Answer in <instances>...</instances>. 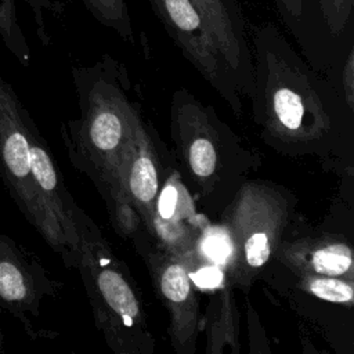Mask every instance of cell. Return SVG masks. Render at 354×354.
Returning a JSON list of instances; mask_svg holds the SVG:
<instances>
[{
	"label": "cell",
	"instance_id": "obj_15",
	"mask_svg": "<svg viewBox=\"0 0 354 354\" xmlns=\"http://www.w3.org/2000/svg\"><path fill=\"white\" fill-rule=\"evenodd\" d=\"M83 3L100 24L115 30L123 40L134 41V30L126 0H83Z\"/></svg>",
	"mask_w": 354,
	"mask_h": 354
},
{
	"label": "cell",
	"instance_id": "obj_17",
	"mask_svg": "<svg viewBox=\"0 0 354 354\" xmlns=\"http://www.w3.org/2000/svg\"><path fill=\"white\" fill-rule=\"evenodd\" d=\"M0 37L21 64H29L30 48L18 21L15 0H0Z\"/></svg>",
	"mask_w": 354,
	"mask_h": 354
},
{
	"label": "cell",
	"instance_id": "obj_1",
	"mask_svg": "<svg viewBox=\"0 0 354 354\" xmlns=\"http://www.w3.org/2000/svg\"><path fill=\"white\" fill-rule=\"evenodd\" d=\"M123 77L120 65L106 57L94 66L73 68L80 116L61 126V137L72 165L104 198L116 232L136 238L142 225L123 194L120 166L138 109L126 95Z\"/></svg>",
	"mask_w": 354,
	"mask_h": 354
},
{
	"label": "cell",
	"instance_id": "obj_3",
	"mask_svg": "<svg viewBox=\"0 0 354 354\" xmlns=\"http://www.w3.org/2000/svg\"><path fill=\"white\" fill-rule=\"evenodd\" d=\"M73 267L84 283L97 328L116 354H152V336L133 277L94 221L76 209Z\"/></svg>",
	"mask_w": 354,
	"mask_h": 354
},
{
	"label": "cell",
	"instance_id": "obj_18",
	"mask_svg": "<svg viewBox=\"0 0 354 354\" xmlns=\"http://www.w3.org/2000/svg\"><path fill=\"white\" fill-rule=\"evenodd\" d=\"M318 3L330 35L342 33L350 19L354 0H318Z\"/></svg>",
	"mask_w": 354,
	"mask_h": 354
},
{
	"label": "cell",
	"instance_id": "obj_19",
	"mask_svg": "<svg viewBox=\"0 0 354 354\" xmlns=\"http://www.w3.org/2000/svg\"><path fill=\"white\" fill-rule=\"evenodd\" d=\"M33 12V18L37 26V35L44 46L50 43V36L46 26V12H59L62 10L57 0H25Z\"/></svg>",
	"mask_w": 354,
	"mask_h": 354
},
{
	"label": "cell",
	"instance_id": "obj_4",
	"mask_svg": "<svg viewBox=\"0 0 354 354\" xmlns=\"http://www.w3.org/2000/svg\"><path fill=\"white\" fill-rule=\"evenodd\" d=\"M292 212L288 191L264 181L242 183L223 212V228L231 242L227 278L249 290L274 256Z\"/></svg>",
	"mask_w": 354,
	"mask_h": 354
},
{
	"label": "cell",
	"instance_id": "obj_20",
	"mask_svg": "<svg viewBox=\"0 0 354 354\" xmlns=\"http://www.w3.org/2000/svg\"><path fill=\"white\" fill-rule=\"evenodd\" d=\"M353 77H354V51L351 48L347 55L346 65L343 68V84L346 86L347 102L350 109L353 108Z\"/></svg>",
	"mask_w": 354,
	"mask_h": 354
},
{
	"label": "cell",
	"instance_id": "obj_14",
	"mask_svg": "<svg viewBox=\"0 0 354 354\" xmlns=\"http://www.w3.org/2000/svg\"><path fill=\"white\" fill-rule=\"evenodd\" d=\"M224 290L209 304L206 315L202 318V325L206 329L207 347L206 353H220L225 344H238V314L235 307V297L232 293V283H224Z\"/></svg>",
	"mask_w": 354,
	"mask_h": 354
},
{
	"label": "cell",
	"instance_id": "obj_21",
	"mask_svg": "<svg viewBox=\"0 0 354 354\" xmlns=\"http://www.w3.org/2000/svg\"><path fill=\"white\" fill-rule=\"evenodd\" d=\"M275 3L286 15L295 19L303 15V0H275Z\"/></svg>",
	"mask_w": 354,
	"mask_h": 354
},
{
	"label": "cell",
	"instance_id": "obj_13",
	"mask_svg": "<svg viewBox=\"0 0 354 354\" xmlns=\"http://www.w3.org/2000/svg\"><path fill=\"white\" fill-rule=\"evenodd\" d=\"M274 256L299 275L343 277L354 281L353 249L342 236H304L279 242Z\"/></svg>",
	"mask_w": 354,
	"mask_h": 354
},
{
	"label": "cell",
	"instance_id": "obj_8",
	"mask_svg": "<svg viewBox=\"0 0 354 354\" xmlns=\"http://www.w3.org/2000/svg\"><path fill=\"white\" fill-rule=\"evenodd\" d=\"M58 288L35 253L0 231V310L12 315L30 339L43 336L35 319L43 300Z\"/></svg>",
	"mask_w": 354,
	"mask_h": 354
},
{
	"label": "cell",
	"instance_id": "obj_6",
	"mask_svg": "<svg viewBox=\"0 0 354 354\" xmlns=\"http://www.w3.org/2000/svg\"><path fill=\"white\" fill-rule=\"evenodd\" d=\"M28 113L12 84L0 75V178L25 220L71 267L66 238L46 207L32 173Z\"/></svg>",
	"mask_w": 354,
	"mask_h": 354
},
{
	"label": "cell",
	"instance_id": "obj_5",
	"mask_svg": "<svg viewBox=\"0 0 354 354\" xmlns=\"http://www.w3.org/2000/svg\"><path fill=\"white\" fill-rule=\"evenodd\" d=\"M171 138L191 183L203 198L235 183L248 166L249 155L214 111L185 90L171 104Z\"/></svg>",
	"mask_w": 354,
	"mask_h": 354
},
{
	"label": "cell",
	"instance_id": "obj_12",
	"mask_svg": "<svg viewBox=\"0 0 354 354\" xmlns=\"http://www.w3.org/2000/svg\"><path fill=\"white\" fill-rule=\"evenodd\" d=\"M206 21L223 59L239 90L253 93V62L235 0H191Z\"/></svg>",
	"mask_w": 354,
	"mask_h": 354
},
{
	"label": "cell",
	"instance_id": "obj_22",
	"mask_svg": "<svg viewBox=\"0 0 354 354\" xmlns=\"http://www.w3.org/2000/svg\"><path fill=\"white\" fill-rule=\"evenodd\" d=\"M0 313H1V310H0ZM4 348H6V336H4V332L0 326V353H3Z\"/></svg>",
	"mask_w": 354,
	"mask_h": 354
},
{
	"label": "cell",
	"instance_id": "obj_16",
	"mask_svg": "<svg viewBox=\"0 0 354 354\" xmlns=\"http://www.w3.org/2000/svg\"><path fill=\"white\" fill-rule=\"evenodd\" d=\"M299 286L307 293L330 303L353 304L354 281L343 277L328 275H299Z\"/></svg>",
	"mask_w": 354,
	"mask_h": 354
},
{
	"label": "cell",
	"instance_id": "obj_9",
	"mask_svg": "<svg viewBox=\"0 0 354 354\" xmlns=\"http://www.w3.org/2000/svg\"><path fill=\"white\" fill-rule=\"evenodd\" d=\"M166 32L202 76L241 112L239 90L223 59L216 40L191 0H149Z\"/></svg>",
	"mask_w": 354,
	"mask_h": 354
},
{
	"label": "cell",
	"instance_id": "obj_2",
	"mask_svg": "<svg viewBox=\"0 0 354 354\" xmlns=\"http://www.w3.org/2000/svg\"><path fill=\"white\" fill-rule=\"evenodd\" d=\"M253 111L270 138L282 151H322L330 144L333 113L321 82L272 26L254 37Z\"/></svg>",
	"mask_w": 354,
	"mask_h": 354
},
{
	"label": "cell",
	"instance_id": "obj_11",
	"mask_svg": "<svg viewBox=\"0 0 354 354\" xmlns=\"http://www.w3.org/2000/svg\"><path fill=\"white\" fill-rule=\"evenodd\" d=\"M26 133L29 140L32 173L35 181L46 207L59 224L66 238L71 253V267H73L77 248V227L75 223V213L79 206L69 194L62 174L53 158L50 147L41 136L30 113L26 116Z\"/></svg>",
	"mask_w": 354,
	"mask_h": 354
},
{
	"label": "cell",
	"instance_id": "obj_7",
	"mask_svg": "<svg viewBox=\"0 0 354 354\" xmlns=\"http://www.w3.org/2000/svg\"><path fill=\"white\" fill-rule=\"evenodd\" d=\"M134 241L147 263L153 288L169 311V336L174 351L194 354L202 315L185 256L162 249L147 234L140 232Z\"/></svg>",
	"mask_w": 354,
	"mask_h": 354
},
{
	"label": "cell",
	"instance_id": "obj_10",
	"mask_svg": "<svg viewBox=\"0 0 354 354\" xmlns=\"http://www.w3.org/2000/svg\"><path fill=\"white\" fill-rule=\"evenodd\" d=\"M166 173L167 169L162 165L155 136L137 111L131 138L120 166V184L145 232L152 223L160 183Z\"/></svg>",
	"mask_w": 354,
	"mask_h": 354
}]
</instances>
